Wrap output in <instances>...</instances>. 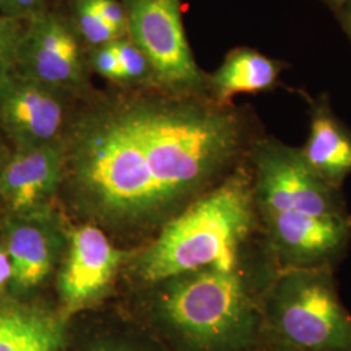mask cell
Returning a JSON list of instances; mask_svg holds the SVG:
<instances>
[{"label":"cell","mask_w":351,"mask_h":351,"mask_svg":"<svg viewBox=\"0 0 351 351\" xmlns=\"http://www.w3.org/2000/svg\"><path fill=\"white\" fill-rule=\"evenodd\" d=\"M264 133L250 106L155 88L97 91L65 139L60 191L108 236L155 237L245 163Z\"/></svg>","instance_id":"cell-1"},{"label":"cell","mask_w":351,"mask_h":351,"mask_svg":"<svg viewBox=\"0 0 351 351\" xmlns=\"http://www.w3.org/2000/svg\"><path fill=\"white\" fill-rule=\"evenodd\" d=\"M262 242L233 267H206L141 289L132 315L167 351H258L264 295L280 272Z\"/></svg>","instance_id":"cell-2"},{"label":"cell","mask_w":351,"mask_h":351,"mask_svg":"<svg viewBox=\"0 0 351 351\" xmlns=\"http://www.w3.org/2000/svg\"><path fill=\"white\" fill-rule=\"evenodd\" d=\"M255 207L280 269L336 271L351 245V213L341 189L308 168L300 147L264 133L249 154Z\"/></svg>","instance_id":"cell-3"},{"label":"cell","mask_w":351,"mask_h":351,"mask_svg":"<svg viewBox=\"0 0 351 351\" xmlns=\"http://www.w3.org/2000/svg\"><path fill=\"white\" fill-rule=\"evenodd\" d=\"M263 242L249 159L159 230L126 264L145 288L206 267H233Z\"/></svg>","instance_id":"cell-4"},{"label":"cell","mask_w":351,"mask_h":351,"mask_svg":"<svg viewBox=\"0 0 351 351\" xmlns=\"http://www.w3.org/2000/svg\"><path fill=\"white\" fill-rule=\"evenodd\" d=\"M267 339L306 351H351V313L330 268L281 269L263 301Z\"/></svg>","instance_id":"cell-5"},{"label":"cell","mask_w":351,"mask_h":351,"mask_svg":"<svg viewBox=\"0 0 351 351\" xmlns=\"http://www.w3.org/2000/svg\"><path fill=\"white\" fill-rule=\"evenodd\" d=\"M128 37L145 53L154 88L178 95L207 97V72L197 63L182 21L181 0H121Z\"/></svg>","instance_id":"cell-6"},{"label":"cell","mask_w":351,"mask_h":351,"mask_svg":"<svg viewBox=\"0 0 351 351\" xmlns=\"http://www.w3.org/2000/svg\"><path fill=\"white\" fill-rule=\"evenodd\" d=\"M13 69L78 103L97 93L88 49L69 16L51 7L24 23Z\"/></svg>","instance_id":"cell-7"},{"label":"cell","mask_w":351,"mask_h":351,"mask_svg":"<svg viewBox=\"0 0 351 351\" xmlns=\"http://www.w3.org/2000/svg\"><path fill=\"white\" fill-rule=\"evenodd\" d=\"M125 258L99 226L81 223L68 229L56 278L60 313L71 320L93 310L110 291Z\"/></svg>","instance_id":"cell-8"},{"label":"cell","mask_w":351,"mask_h":351,"mask_svg":"<svg viewBox=\"0 0 351 351\" xmlns=\"http://www.w3.org/2000/svg\"><path fill=\"white\" fill-rule=\"evenodd\" d=\"M78 106L14 69L0 78V133L12 149L65 141Z\"/></svg>","instance_id":"cell-9"},{"label":"cell","mask_w":351,"mask_h":351,"mask_svg":"<svg viewBox=\"0 0 351 351\" xmlns=\"http://www.w3.org/2000/svg\"><path fill=\"white\" fill-rule=\"evenodd\" d=\"M1 245L12 265L7 294L30 300L62 262L68 228L53 206L34 213H4L0 223Z\"/></svg>","instance_id":"cell-10"},{"label":"cell","mask_w":351,"mask_h":351,"mask_svg":"<svg viewBox=\"0 0 351 351\" xmlns=\"http://www.w3.org/2000/svg\"><path fill=\"white\" fill-rule=\"evenodd\" d=\"M65 156V141L12 149L0 168V204L4 213L21 215L53 206L63 181Z\"/></svg>","instance_id":"cell-11"},{"label":"cell","mask_w":351,"mask_h":351,"mask_svg":"<svg viewBox=\"0 0 351 351\" xmlns=\"http://www.w3.org/2000/svg\"><path fill=\"white\" fill-rule=\"evenodd\" d=\"M297 93L308 106V136L300 147L308 168L336 189H343L351 176V128L335 112L328 93L311 97L303 90Z\"/></svg>","instance_id":"cell-12"},{"label":"cell","mask_w":351,"mask_h":351,"mask_svg":"<svg viewBox=\"0 0 351 351\" xmlns=\"http://www.w3.org/2000/svg\"><path fill=\"white\" fill-rule=\"evenodd\" d=\"M69 322L60 310L0 297V351H62Z\"/></svg>","instance_id":"cell-13"},{"label":"cell","mask_w":351,"mask_h":351,"mask_svg":"<svg viewBox=\"0 0 351 351\" xmlns=\"http://www.w3.org/2000/svg\"><path fill=\"white\" fill-rule=\"evenodd\" d=\"M289 65L251 47L229 51L213 72L207 73V97L219 106H233L241 94H263L281 86Z\"/></svg>","instance_id":"cell-14"},{"label":"cell","mask_w":351,"mask_h":351,"mask_svg":"<svg viewBox=\"0 0 351 351\" xmlns=\"http://www.w3.org/2000/svg\"><path fill=\"white\" fill-rule=\"evenodd\" d=\"M62 351H167L150 332L130 315H106L69 322Z\"/></svg>","instance_id":"cell-15"},{"label":"cell","mask_w":351,"mask_h":351,"mask_svg":"<svg viewBox=\"0 0 351 351\" xmlns=\"http://www.w3.org/2000/svg\"><path fill=\"white\" fill-rule=\"evenodd\" d=\"M71 13L68 14L82 43L88 50L108 45L119 38L125 37L114 27L103 21L86 0H69Z\"/></svg>","instance_id":"cell-16"},{"label":"cell","mask_w":351,"mask_h":351,"mask_svg":"<svg viewBox=\"0 0 351 351\" xmlns=\"http://www.w3.org/2000/svg\"><path fill=\"white\" fill-rule=\"evenodd\" d=\"M123 72V86L119 88H154L150 63L138 46L125 36L111 43Z\"/></svg>","instance_id":"cell-17"},{"label":"cell","mask_w":351,"mask_h":351,"mask_svg":"<svg viewBox=\"0 0 351 351\" xmlns=\"http://www.w3.org/2000/svg\"><path fill=\"white\" fill-rule=\"evenodd\" d=\"M111 43L88 51V68L91 75L95 73L108 81L114 88H121L123 72Z\"/></svg>","instance_id":"cell-18"},{"label":"cell","mask_w":351,"mask_h":351,"mask_svg":"<svg viewBox=\"0 0 351 351\" xmlns=\"http://www.w3.org/2000/svg\"><path fill=\"white\" fill-rule=\"evenodd\" d=\"M24 23L0 14V78L13 69Z\"/></svg>","instance_id":"cell-19"},{"label":"cell","mask_w":351,"mask_h":351,"mask_svg":"<svg viewBox=\"0 0 351 351\" xmlns=\"http://www.w3.org/2000/svg\"><path fill=\"white\" fill-rule=\"evenodd\" d=\"M93 11L114 27L123 36H128V17L121 0H86Z\"/></svg>","instance_id":"cell-20"},{"label":"cell","mask_w":351,"mask_h":351,"mask_svg":"<svg viewBox=\"0 0 351 351\" xmlns=\"http://www.w3.org/2000/svg\"><path fill=\"white\" fill-rule=\"evenodd\" d=\"M47 8H50L49 0H13L8 17L25 23Z\"/></svg>","instance_id":"cell-21"},{"label":"cell","mask_w":351,"mask_h":351,"mask_svg":"<svg viewBox=\"0 0 351 351\" xmlns=\"http://www.w3.org/2000/svg\"><path fill=\"white\" fill-rule=\"evenodd\" d=\"M12 278V265L7 251L0 243V297L7 294L8 287Z\"/></svg>","instance_id":"cell-22"},{"label":"cell","mask_w":351,"mask_h":351,"mask_svg":"<svg viewBox=\"0 0 351 351\" xmlns=\"http://www.w3.org/2000/svg\"><path fill=\"white\" fill-rule=\"evenodd\" d=\"M335 14L351 43V0H341Z\"/></svg>","instance_id":"cell-23"},{"label":"cell","mask_w":351,"mask_h":351,"mask_svg":"<svg viewBox=\"0 0 351 351\" xmlns=\"http://www.w3.org/2000/svg\"><path fill=\"white\" fill-rule=\"evenodd\" d=\"M258 351H306L302 350V349H297V348H293V346H289L285 343H281V342H276V341H271V339H267L263 343V346Z\"/></svg>","instance_id":"cell-24"},{"label":"cell","mask_w":351,"mask_h":351,"mask_svg":"<svg viewBox=\"0 0 351 351\" xmlns=\"http://www.w3.org/2000/svg\"><path fill=\"white\" fill-rule=\"evenodd\" d=\"M11 151H12L11 145L8 143V141L5 139V137L0 133V168L4 165L5 160L11 155Z\"/></svg>","instance_id":"cell-25"},{"label":"cell","mask_w":351,"mask_h":351,"mask_svg":"<svg viewBox=\"0 0 351 351\" xmlns=\"http://www.w3.org/2000/svg\"><path fill=\"white\" fill-rule=\"evenodd\" d=\"M13 0H0V14L8 17V13L11 11Z\"/></svg>","instance_id":"cell-26"},{"label":"cell","mask_w":351,"mask_h":351,"mask_svg":"<svg viewBox=\"0 0 351 351\" xmlns=\"http://www.w3.org/2000/svg\"><path fill=\"white\" fill-rule=\"evenodd\" d=\"M322 1L326 4V7H328L332 12H335V10L337 8V5H339L341 0H322Z\"/></svg>","instance_id":"cell-27"}]
</instances>
